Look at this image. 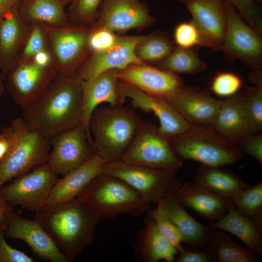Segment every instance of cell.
<instances>
[{
    "label": "cell",
    "mask_w": 262,
    "mask_h": 262,
    "mask_svg": "<svg viewBox=\"0 0 262 262\" xmlns=\"http://www.w3.org/2000/svg\"><path fill=\"white\" fill-rule=\"evenodd\" d=\"M24 120L51 139L82 124L81 81L57 73L33 103L22 109Z\"/></svg>",
    "instance_id": "obj_1"
},
{
    "label": "cell",
    "mask_w": 262,
    "mask_h": 262,
    "mask_svg": "<svg viewBox=\"0 0 262 262\" xmlns=\"http://www.w3.org/2000/svg\"><path fill=\"white\" fill-rule=\"evenodd\" d=\"M39 222L69 262L93 242L99 221L91 209L79 197L44 207L36 211Z\"/></svg>",
    "instance_id": "obj_2"
},
{
    "label": "cell",
    "mask_w": 262,
    "mask_h": 262,
    "mask_svg": "<svg viewBox=\"0 0 262 262\" xmlns=\"http://www.w3.org/2000/svg\"><path fill=\"white\" fill-rule=\"evenodd\" d=\"M142 121L133 109L123 104L96 108L89 125L96 154L105 163L121 159Z\"/></svg>",
    "instance_id": "obj_3"
},
{
    "label": "cell",
    "mask_w": 262,
    "mask_h": 262,
    "mask_svg": "<svg viewBox=\"0 0 262 262\" xmlns=\"http://www.w3.org/2000/svg\"><path fill=\"white\" fill-rule=\"evenodd\" d=\"M6 128L10 145L0 161V188L12 179L47 163L51 147L50 139L23 117L14 119Z\"/></svg>",
    "instance_id": "obj_4"
},
{
    "label": "cell",
    "mask_w": 262,
    "mask_h": 262,
    "mask_svg": "<svg viewBox=\"0 0 262 262\" xmlns=\"http://www.w3.org/2000/svg\"><path fill=\"white\" fill-rule=\"evenodd\" d=\"M78 197L94 212L99 221L127 213L138 215L151 203L122 180L102 172L93 179Z\"/></svg>",
    "instance_id": "obj_5"
},
{
    "label": "cell",
    "mask_w": 262,
    "mask_h": 262,
    "mask_svg": "<svg viewBox=\"0 0 262 262\" xmlns=\"http://www.w3.org/2000/svg\"><path fill=\"white\" fill-rule=\"evenodd\" d=\"M169 140L181 159L202 165L219 167L234 164L241 158L236 144L210 126L191 124L187 131Z\"/></svg>",
    "instance_id": "obj_6"
},
{
    "label": "cell",
    "mask_w": 262,
    "mask_h": 262,
    "mask_svg": "<svg viewBox=\"0 0 262 262\" xmlns=\"http://www.w3.org/2000/svg\"><path fill=\"white\" fill-rule=\"evenodd\" d=\"M121 160L132 164L176 172L182 164L169 139L155 125L145 120Z\"/></svg>",
    "instance_id": "obj_7"
},
{
    "label": "cell",
    "mask_w": 262,
    "mask_h": 262,
    "mask_svg": "<svg viewBox=\"0 0 262 262\" xmlns=\"http://www.w3.org/2000/svg\"><path fill=\"white\" fill-rule=\"evenodd\" d=\"M103 173L123 180L150 203H157L180 185L176 172L127 163L122 160L105 163Z\"/></svg>",
    "instance_id": "obj_8"
},
{
    "label": "cell",
    "mask_w": 262,
    "mask_h": 262,
    "mask_svg": "<svg viewBox=\"0 0 262 262\" xmlns=\"http://www.w3.org/2000/svg\"><path fill=\"white\" fill-rule=\"evenodd\" d=\"M49 49L58 73L73 75L91 54L88 45L89 27L70 24L45 26Z\"/></svg>",
    "instance_id": "obj_9"
},
{
    "label": "cell",
    "mask_w": 262,
    "mask_h": 262,
    "mask_svg": "<svg viewBox=\"0 0 262 262\" xmlns=\"http://www.w3.org/2000/svg\"><path fill=\"white\" fill-rule=\"evenodd\" d=\"M225 2L227 26L220 51L230 59L240 60L254 71H262L261 33L249 25L229 1Z\"/></svg>",
    "instance_id": "obj_10"
},
{
    "label": "cell",
    "mask_w": 262,
    "mask_h": 262,
    "mask_svg": "<svg viewBox=\"0 0 262 262\" xmlns=\"http://www.w3.org/2000/svg\"><path fill=\"white\" fill-rule=\"evenodd\" d=\"M0 188V194L12 206L37 211L45 205L59 178L47 163L18 176Z\"/></svg>",
    "instance_id": "obj_11"
},
{
    "label": "cell",
    "mask_w": 262,
    "mask_h": 262,
    "mask_svg": "<svg viewBox=\"0 0 262 262\" xmlns=\"http://www.w3.org/2000/svg\"><path fill=\"white\" fill-rule=\"evenodd\" d=\"M50 146L47 163L62 176L96 155L92 136L82 124L52 137Z\"/></svg>",
    "instance_id": "obj_12"
},
{
    "label": "cell",
    "mask_w": 262,
    "mask_h": 262,
    "mask_svg": "<svg viewBox=\"0 0 262 262\" xmlns=\"http://www.w3.org/2000/svg\"><path fill=\"white\" fill-rule=\"evenodd\" d=\"M57 73L54 65L42 66L33 59L16 61L5 75L7 88L23 109L38 98Z\"/></svg>",
    "instance_id": "obj_13"
},
{
    "label": "cell",
    "mask_w": 262,
    "mask_h": 262,
    "mask_svg": "<svg viewBox=\"0 0 262 262\" xmlns=\"http://www.w3.org/2000/svg\"><path fill=\"white\" fill-rule=\"evenodd\" d=\"M156 21L147 3L140 0H103L99 14L89 28L109 30L119 34L147 28Z\"/></svg>",
    "instance_id": "obj_14"
},
{
    "label": "cell",
    "mask_w": 262,
    "mask_h": 262,
    "mask_svg": "<svg viewBox=\"0 0 262 262\" xmlns=\"http://www.w3.org/2000/svg\"><path fill=\"white\" fill-rule=\"evenodd\" d=\"M117 88L121 98H131L132 106L146 112H152L160 123V132L168 139L187 131L191 124L187 122L166 100L139 90L126 82L118 81Z\"/></svg>",
    "instance_id": "obj_15"
},
{
    "label": "cell",
    "mask_w": 262,
    "mask_h": 262,
    "mask_svg": "<svg viewBox=\"0 0 262 262\" xmlns=\"http://www.w3.org/2000/svg\"><path fill=\"white\" fill-rule=\"evenodd\" d=\"M143 35H118L109 49L93 52L80 67L76 75L81 81H87L105 71L122 70L133 64H144L136 56L135 49Z\"/></svg>",
    "instance_id": "obj_16"
},
{
    "label": "cell",
    "mask_w": 262,
    "mask_h": 262,
    "mask_svg": "<svg viewBox=\"0 0 262 262\" xmlns=\"http://www.w3.org/2000/svg\"><path fill=\"white\" fill-rule=\"evenodd\" d=\"M117 76L119 81L166 100L184 86L177 74L146 64L130 65L119 70Z\"/></svg>",
    "instance_id": "obj_17"
},
{
    "label": "cell",
    "mask_w": 262,
    "mask_h": 262,
    "mask_svg": "<svg viewBox=\"0 0 262 262\" xmlns=\"http://www.w3.org/2000/svg\"><path fill=\"white\" fill-rule=\"evenodd\" d=\"M184 3L200 33L203 46L219 51L227 26L225 0H187Z\"/></svg>",
    "instance_id": "obj_18"
},
{
    "label": "cell",
    "mask_w": 262,
    "mask_h": 262,
    "mask_svg": "<svg viewBox=\"0 0 262 262\" xmlns=\"http://www.w3.org/2000/svg\"><path fill=\"white\" fill-rule=\"evenodd\" d=\"M4 236L25 242L40 259L51 262H69L37 221L15 213L4 229Z\"/></svg>",
    "instance_id": "obj_19"
},
{
    "label": "cell",
    "mask_w": 262,
    "mask_h": 262,
    "mask_svg": "<svg viewBox=\"0 0 262 262\" xmlns=\"http://www.w3.org/2000/svg\"><path fill=\"white\" fill-rule=\"evenodd\" d=\"M119 70L112 69L102 73L87 81H81L82 92V125L88 133L91 115L98 106L107 102L111 106L123 104L117 88Z\"/></svg>",
    "instance_id": "obj_20"
},
{
    "label": "cell",
    "mask_w": 262,
    "mask_h": 262,
    "mask_svg": "<svg viewBox=\"0 0 262 262\" xmlns=\"http://www.w3.org/2000/svg\"><path fill=\"white\" fill-rule=\"evenodd\" d=\"M170 192L157 203V207L177 227L188 246L194 248L211 247L216 229L211 223L207 226L196 220Z\"/></svg>",
    "instance_id": "obj_21"
},
{
    "label": "cell",
    "mask_w": 262,
    "mask_h": 262,
    "mask_svg": "<svg viewBox=\"0 0 262 262\" xmlns=\"http://www.w3.org/2000/svg\"><path fill=\"white\" fill-rule=\"evenodd\" d=\"M167 101L190 124L210 126L220 104L208 93L185 86Z\"/></svg>",
    "instance_id": "obj_22"
},
{
    "label": "cell",
    "mask_w": 262,
    "mask_h": 262,
    "mask_svg": "<svg viewBox=\"0 0 262 262\" xmlns=\"http://www.w3.org/2000/svg\"><path fill=\"white\" fill-rule=\"evenodd\" d=\"M170 194L184 207L191 209L210 223L222 217L231 203L229 199L221 197L195 182L180 184Z\"/></svg>",
    "instance_id": "obj_23"
},
{
    "label": "cell",
    "mask_w": 262,
    "mask_h": 262,
    "mask_svg": "<svg viewBox=\"0 0 262 262\" xmlns=\"http://www.w3.org/2000/svg\"><path fill=\"white\" fill-rule=\"evenodd\" d=\"M105 162L97 154L59 178L44 207L66 202L78 197L85 186L102 172Z\"/></svg>",
    "instance_id": "obj_24"
},
{
    "label": "cell",
    "mask_w": 262,
    "mask_h": 262,
    "mask_svg": "<svg viewBox=\"0 0 262 262\" xmlns=\"http://www.w3.org/2000/svg\"><path fill=\"white\" fill-rule=\"evenodd\" d=\"M18 7L0 19V73L5 75L16 60L31 30L20 17Z\"/></svg>",
    "instance_id": "obj_25"
},
{
    "label": "cell",
    "mask_w": 262,
    "mask_h": 262,
    "mask_svg": "<svg viewBox=\"0 0 262 262\" xmlns=\"http://www.w3.org/2000/svg\"><path fill=\"white\" fill-rule=\"evenodd\" d=\"M211 126L235 144L251 135L245 110L244 95L235 94L220 100L218 113Z\"/></svg>",
    "instance_id": "obj_26"
},
{
    "label": "cell",
    "mask_w": 262,
    "mask_h": 262,
    "mask_svg": "<svg viewBox=\"0 0 262 262\" xmlns=\"http://www.w3.org/2000/svg\"><path fill=\"white\" fill-rule=\"evenodd\" d=\"M68 3V0H21L18 11L30 25L64 27L71 24L66 11Z\"/></svg>",
    "instance_id": "obj_27"
},
{
    "label": "cell",
    "mask_w": 262,
    "mask_h": 262,
    "mask_svg": "<svg viewBox=\"0 0 262 262\" xmlns=\"http://www.w3.org/2000/svg\"><path fill=\"white\" fill-rule=\"evenodd\" d=\"M135 249L138 258L145 262H172L177 254L176 248L159 232L148 216L145 219L143 229L137 234Z\"/></svg>",
    "instance_id": "obj_28"
},
{
    "label": "cell",
    "mask_w": 262,
    "mask_h": 262,
    "mask_svg": "<svg viewBox=\"0 0 262 262\" xmlns=\"http://www.w3.org/2000/svg\"><path fill=\"white\" fill-rule=\"evenodd\" d=\"M210 223L215 229L234 235L245 244L247 248L262 256V233L250 219L240 213L231 203L222 217Z\"/></svg>",
    "instance_id": "obj_29"
},
{
    "label": "cell",
    "mask_w": 262,
    "mask_h": 262,
    "mask_svg": "<svg viewBox=\"0 0 262 262\" xmlns=\"http://www.w3.org/2000/svg\"><path fill=\"white\" fill-rule=\"evenodd\" d=\"M194 182L217 195L230 199L250 186L229 170L218 167L201 165L194 177Z\"/></svg>",
    "instance_id": "obj_30"
},
{
    "label": "cell",
    "mask_w": 262,
    "mask_h": 262,
    "mask_svg": "<svg viewBox=\"0 0 262 262\" xmlns=\"http://www.w3.org/2000/svg\"><path fill=\"white\" fill-rule=\"evenodd\" d=\"M175 47L168 34L158 31L143 35L137 43L135 52L144 63L159 65L171 53Z\"/></svg>",
    "instance_id": "obj_31"
},
{
    "label": "cell",
    "mask_w": 262,
    "mask_h": 262,
    "mask_svg": "<svg viewBox=\"0 0 262 262\" xmlns=\"http://www.w3.org/2000/svg\"><path fill=\"white\" fill-rule=\"evenodd\" d=\"M211 248L215 262H257L255 253L237 244L225 231L216 232Z\"/></svg>",
    "instance_id": "obj_32"
},
{
    "label": "cell",
    "mask_w": 262,
    "mask_h": 262,
    "mask_svg": "<svg viewBox=\"0 0 262 262\" xmlns=\"http://www.w3.org/2000/svg\"><path fill=\"white\" fill-rule=\"evenodd\" d=\"M157 67L176 74H195L207 68L205 63L193 49L178 46Z\"/></svg>",
    "instance_id": "obj_33"
},
{
    "label": "cell",
    "mask_w": 262,
    "mask_h": 262,
    "mask_svg": "<svg viewBox=\"0 0 262 262\" xmlns=\"http://www.w3.org/2000/svg\"><path fill=\"white\" fill-rule=\"evenodd\" d=\"M244 216L250 219L262 233V181L242 190L229 199Z\"/></svg>",
    "instance_id": "obj_34"
},
{
    "label": "cell",
    "mask_w": 262,
    "mask_h": 262,
    "mask_svg": "<svg viewBox=\"0 0 262 262\" xmlns=\"http://www.w3.org/2000/svg\"><path fill=\"white\" fill-rule=\"evenodd\" d=\"M69 22L74 25L90 27L97 19L103 0H68Z\"/></svg>",
    "instance_id": "obj_35"
},
{
    "label": "cell",
    "mask_w": 262,
    "mask_h": 262,
    "mask_svg": "<svg viewBox=\"0 0 262 262\" xmlns=\"http://www.w3.org/2000/svg\"><path fill=\"white\" fill-rule=\"evenodd\" d=\"M245 96V107L251 134L262 130V84L248 87Z\"/></svg>",
    "instance_id": "obj_36"
},
{
    "label": "cell",
    "mask_w": 262,
    "mask_h": 262,
    "mask_svg": "<svg viewBox=\"0 0 262 262\" xmlns=\"http://www.w3.org/2000/svg\"><path fill=\"white\" fill-rule=\"evenodd\" d=\"M48 49H49V43L44 26L31 25L28 37L16 61L33 59L36 53Z\"/></svg>",
    "instance_id": "obj_37"
},
{
    "label": "cell",
    "mask_w": 262,
    "mask_h": 262,
    "mask_svg": "<svg viewBox=\"0 0 262 262\" xmlns=\"http://www.w3.org/2000/svg\"><path fill=\"white\" fill-rule=\"evenodd\" d=\"M147 216L154 222L159 232L177 250L183 246L184 242L181 233L172 221L158 207L148 210Z\"/></svg>",
    "instance_id": "obj_38"
},
{
    "label": "cell",
    "mask_w": 262,
    "mask_h": 262,
    "mask_svg": "<svg viewBox=\"0 0 262 262\" xmlns=\"http://www.w3.org/2000/svg\"><path fill=\"white\" fill-rule=\"evenodd\" d=\"M242 84L239 76L233 72L223 71L213 77L209 89L217 96L228 98L235 95Z\"/></svg>",
    "instance_id": "obj_39"
},
{
    "label": "cell",
    "mask_w": 262,
    "mask_h": 262,
    "mask_svg": "<svg viewBox=\"0 0 262 262\" xmlns=\"http://www.w3.org/2000/svg\"><path fill=\"white\" fill-rule=\"evenodd\" d=\"M174 43L184 49H193L203 46L200 33L194 22L183 21L175 27L174 31Z\"/></svg>",
    "instance_id": "obj_40"
},
{
    "label": "cell",
    "mask_w": 262,
    "mask_h": 262,
    "mask_svg": "<svg viewBox=\"0 0 262 262\" xmlns=\"http://www.w3.org/2000/svg\"><path fill=\"white\" fill-rule=\"evenodd\" d=\"M227 0L235 8L249 25L262 33L261 13L254 0Z\"/></svg>",
    "instance_id": "obj_41"
},
{
    "label": "cell",
    "mask_w": 262,
    "mask_h": 262,
    "mask_svg": "<svg viewBox=\"0 0 262 262\" xmlns=\"http://www.w3.org/2000/svg\"><path fill=\"white\" fill-rule=\"evenodd\" d=\"M118 35L106 29L90 30L88 45L91 52H101L109 49L115 43Z\"/></svg>",
    "instance_id": "obj_42"
},
{
    "label": "cell",
    "mask_w": 262,
    "mask_h": 262,
    "mask_svg": "<svg viewBox=\"0 0 262 262\" xmlns=\"http://www.w3.org/2000/svg\"><path fill=\"white\" fill-rule=\"evenodd\" d=\"M177 262H215L211 247L189 248L182 247L177 252Z\"/></svg>",
    "instance_id": "obj_43"
},
{
    "label": "cell",
    "mask_w": 262,
    "mask_h": 262,
    "mask_svg": "<svg viewBox=\"0 0 262 262\" xmlns=\"http://www.w3.org/2000/svg\"><path fill=\"white\" fill-rule=\"evenodd\" d=\"M4 229H0V262H33L28 255L11 247L5 241Z\"/></svg>",
    "instance_id": "obj_44"
},
{
    "label": "cell",
    "mask_w": 262,
    "mask_h": 262,
    "mask_svg": "<svg viewBox=\"0 0 262 262\" xmlns=\"http://www.w3.org/2000/svg\"><path fill=\"white\" fill-rule=\"evenodd\" d=\"M239 151L253 157L262 165V134L261 132L249 135L239 142Z\"/></svg>",
    "instance_id": "obj_45"
},
{
    "label": "cell",
    "mask_w": 262,
    "mask_h": 262,
    "mask_svg": "<svg viewBox=\"0 0 262 262\" xmlns=\"http://www.w3.org/2000/svg\"><path fill=\"white\" fill-rule=\"evenodd\" d=\"M13 207L0 194V229H4L9 220L15 213Z\"/></svg>",
    "instance_id": "obj_46"
},
{
    "label": "cell",
    "mask_w": 262,
    "mask_h": 262,
    "mask_svg": "<svg viewBox=\"0 0 262 262\" xmlns=\"http://www.w3.org/2000/svg\"><path fill=\"white\" fill-rule=\"evenodd\" d=\"M21 0H0V19L18 7Z\"/></svg>",
    "instance_id": "obj_47"
},
{
    "label": "cell",
    "mask_w": 262,
    "mask_h": 262,
    "mask_svg": "<svg viewBox=\"0 0 262 262\" xmlns=\"http://www.w3.org/2000/svg\"><path fill=\"white\" fill-rule=\"evenodd\" d=\"M33 60L37 64L48 66L54 65L51 54L49 49H44L36 53Z\"/></svg>",
    "instance_id": "obj_48"
},
{
    "label": "cell",
    "mask_w": 262,
    "mask_h": 262,
    "mask_svg": "<svg viewBox=\"0 0 262 262\" xmlns=\"http://www.w3.org/2000/svg\"><path fill=\"white\" fill-rule=\"evenodd\" d=\"M10 145V141L6 127L3 129L0 133V161L7 152Z\"/></svg>",
    "instance_id": "obj_49"
},
{
    "label": "cell",
    "mask_w": 262,
    "mask_h": 262,
    "mask_svg": "<svg viewBox=\"0 0 262 262\" xmlns=\"http://www.w3.org/2000/svg\"><path fill=\"white\" fill-rule=\"evenodd\" d=\"M2 76L0 73V98H1L4 92V87L2 83Z\"/></svg>",
    "instance_id": "obj_50"
},
{
    "label": "cell",
    "mask_w": 262,
    "mask_h": 262,
    "mask_svg": "<svg viewBox=\"0 0 262 262\" xmlns=\"http://www.w3.org/2000/svg\"><path fill=\"white\" fill-rule=\"evenodd\" d=\"M178 1L182 2V3H185L187 0H178Z\"/></svg>",
    "instance_id": "obj_51"
},
{
    "label": "cell",
    "mask_w": 262,
    "mask_h": 262,
    "mask_svg": "<svg viewBox=\"0 0 262 262\" xmlns=\"http://www.w3.org/2000/svg\"><path fill=\"white\" fill-rule=\"evenodd\" d=\"M259 3H262V0H257Z\"/></svg>",
    "instance_id": "obj_52"
}]
</instances>
